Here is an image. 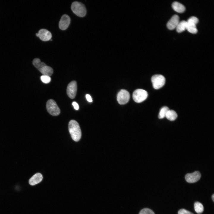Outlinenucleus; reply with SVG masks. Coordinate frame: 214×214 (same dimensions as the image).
<instances>
[{"label":"nucleus","instance_id":"nucleus-1","mask_svg":"<svg viewBox=\"0 0 214 214\" xmlns=\"http://www.w3.org/2000/svg\"><path fill=\"white\" fill-rule=\"evenodd\" d=\"M69 130L72 139L75 141H78L81 139V133L78 122L74 120H71L69 123Z\"/></svg>","mask_w":214,"mask_h":214},{"label":"nucleus","instance_id":"nucleus-2","mask_svg":"<svg viewBox=\"0 0 214 214\" xmlns=\"http://www.w3.org/2000/svg\"><path fill=\"white\" fill-rule=\"evenodd\" d=\"M71 7L73 12L78 17H83L86 15V8L85 5L81 2L74 1L72 3Z\"/></svg>","mask_w":214,"mask_h":214},{"label":"nucleus","instance_id":"nucleus-3","mask_svg":"<svg viewBox=\"0 0 214 214\" xmlns=\"http://www.w3.org/2000/svg\"><path fill=\"white\" fill-rule=\"evenodd\" d=\"M46 108L48 112L53 116H57L60 113V109L56 102L53 100L51 99L48 100Z\"/></svg>","mask_w":214,"mask_h":214},{"label":"nucleus","instance_id":"nucleus-4","mask_svg":"<svg viewBox=\"0 0 214 214\" xmlns=\"http://www.w3.org/2000/svg\"><path fill=\"white\" fill-rule=\"evenodd\" d=\"M148 95V93L146 90L138 89L133 92L132 97L134 101L140 103L145 100L147 97Z\"/></svg>","mask_w":214,"mask_h":214},{"label":"nucleus","instance_id":"nucleus-5","mask_svg":"<svg viewBox=\"0 0 214 214\" xmlns=\"http://www.w3.org/2000/svg\"><path fill=\"white\" fill-rule=\"evenodd\" d=\"M151 80L153 87L156 89L163 86L165 82V77L161 75H154L152 77Z\"/></svg>","mask_w":214,"mask_h":214},{"label":"nucleus","instance_id":"nucleus-6","mask_svg":"<svg viewBox=\"0 0 214 214\" xmlns=\"http://www.w3.org/2000/svg\"><path fill=\"white\" fill-rule=\"evenodd\" d=\"M199 22L197 18L194 16L190 18L186 21V29L192 34H196L198 32L196 25Z\"/></svg>","mask_w":214,"mask_h":214},{"label":"nucleus","instance_id":"nucleus-7","mask_svg":"<svg viewBox=\"0 0 214 214\" xmlns=\"http://www.w3.org/2000/svg\"><path fill=\"white\" fill-rule=\"evenodd\" d=\"M130 98V95L127 90L122 89L118 93L117 96V101L120 104L123 105L127 103Z\"/></svg>","mask_w":214,"mask_h":214},{"label":"nucleus","instance_id":"nucleus-8","mask_svg":"<svg viewBox=\"0 0 214 214\" xmlns=\"http://www.w3.org/2000/svg\"><path fill=\"white\" fill-rule=\"evenodd\" d=\"M77 84L76 82L73 81L68 85L67 89V93L68 96L71 99L74 98L76 94Z\"/></svg>","mask_w":214,"mask_h":214},{"label":"nucleus","instance_id":"nucleus-9","mask_svg":"<svg viewBox=\"0 0 214 214\" xmlns=\"http://www.w3.org/2000/svg\"><path fill=\"white\" fill-rule=\"evenodd\" d=\"M36 35L38 37L42 40L47 41L50 40L52 37V35L50 32L45 29H41L36 34Z\"/></svg>","mask_w":214,"mask_h":214},{"label":"nucleus","instance_id":"nucleus-10","mask_svg":"<svg viewBox=\"0 0 214 214\" xmlns=\"http://www.w3.org/2000/svg\"><path fill=\"white\" fill-rule=\"evenodd\" d=\"M201 174L198 171L193 173L187 174L185 177L186 181L189 183H193L198 181L200 178Z\"/></svg>","mask_w":214,"mask_h":214},{"label":"nucleus","instance_id":"nucleus-11","mask_svg":"<svg viewBox=\"0 0 214 214\" xmlns=\"http://www.w3.org/2000/svg\"><path fill=\"white\" fill-rule=\"evenodd\" d=\"M70 22L69 16L66 14L63 15L61 17L59 23V27L62 30L66 29L69 26Z\"/></svg>","mask_w":214,"mask_h":214},{"label":"nucleus","instance_id":"nucleus-12","mask_svg":"<svg viewBox=\"0 0 214 214\" xmlns=\"http://www.w3.org/2000/svg\"><path fill=\"white\" fill-rule=\"evenodd\" d=\"M179 22V16L175 15L172 17L168 22L167 26L169 29L173 30L176 28Z\"/></svg>","mask_w":214,"mask_h":214},{"label":"nucleus","instance_id":"nucleus-13","mask_svg":"<svg viewBox=\"0 0 214 214\" xmlns=\"http://www.w3.org/2000/svg\"><path fill=\"white\" fill-rule=\"evenodd\" d=\"M43 178V176L41 174L37 173L29 179V183L31 185H34L40 182Z\"/></svg>","mask_w":214,"mask_h":214},{"label":"nucleus","instance_id":"nucleus-14","mask_svg":"<svg viewBox=\"0 0 214 214\" xmlns=\"http://www.w3.org/2000/svg\"><path fill=\"white\" fill-rule=\"evenodd\" d=\"M172 7L175 11L179 13L183 12L185 10V7L183 5L177 1L174 2L172 3Z\"/></svg>","mask_w":214,"mask_h":214},{"label":"nucleus","instance_id":"nucleus-15","mask_svg":"<svg viewBox=\"0 0 214 214\" xmlns=\"http://www.w3.org/2000/svg\"><path fill=\"white\" fill-rule=\"evenodd\" d=\"M44 75L51 76L53 73V69L49 66L46 65L39 70Z\"/></svg>","mask_w":214,"mask_h":214},{"label":"nucleus","instance_id":"nucleus-16","mask_svg":"<svg viewBox=\"0 0 214 214\" xmlns=\"http://www.w3.org/2000/svg\"><path fill=\"white\" fill-rule=\"evenodd\" d=\"M177 117V114L175 111L169 109L167 111L165 116L168 120L171 121L174 120Z\"/></svg>","mask_w":214,"mask_h":214},{"label":"nucleus","instance_id":"nucleus-17","mask_svg":"<svg viewBox=\"0 0 214 214\" xmlns=\"http://www.w3.org/2000/svg\"><path fill=\"white\" fill-rule=\"evenodd\" d=\"M32 63L34 66L39 70L46 65L45 63L41 62L40 59L37 58H35L33 59Z\"/></svg>","mask_w":214,"mask_h":214},{"label":"nucleus","instance_id":"nucleus-18","mask_svg":"<svg viewBox=\"0 0 214 214\" xmlns=\"http://www.w3.org/2000/svg\"><path fill=\"white\" fill-rule=\"evenodd\" d=\"M186 21L182 20L179 22L176 29L178 33H181L186 29Z\"/></svg>","mask_w":214,"mask_h":214},{"label":"nucleus","instance_id":"nucleus-19","mask_svg":"<svg viewBox=\"0 0 214 214\" xmlns=\"http://www.w3.org/2000/svg\"><path fill=\"white\" fill-rule=\"evenodd\" d=\"M194 208L196 212L199 214L202 213L204 210L203 205L200 202H198L194 203Z\"/></svg>","mask_w":214,"mask_h":214},{"label":"nucleus","instance_id":"nucleus-20","mask_svg":"<svg viewBox=\"0 0 214 214\" xmlns=\"http://www.w3.org/2000/svg\"><path fill=\"white\" fill-rule=\"evenodd\" d=\"M169 110V108L167 106L163 107L160 110L159 112L158 117L160 119H162L166 116L167 111Z\"/></svg>","mask_w":214,"mask_h":214},{"label":"nucleus","instance_id":"nucleus-21","mask_svg":"<svg viewBox=\"0 0 214 214\" xmlns=\"http://www.w3.org/2000/svg\"><path fill=\"white\" fill-rule=\"evenodd\" d=\"M139 214H155V213L151 209L146 208L141 210Z\"/></svg>","mask_w":214,"mask_h":214},{"label":"nucleus","instance_id":"nucleus-22","mask_svg":"<svg viewBox=\"0 0 214 214\" xmlns=\"http://www.w3.org/2000/svg\"><path fill=\"white\" fill-rule=\"evenodd\" d=\"M41 81L45 83H48L50 82L51 78L49 76L43 75L40 77Z\"/></svg>","mask_w":214,"mask_h":214},{"label":"nucleus","instance_id":"nucleus-23","mask_svg":"<svg viewBox=\"0 0 214 214\" xmlns=\"http://www.w3.org/2000/svg\"><path fill=\"white\" fill-rule=\"evenodd\" d=\"M178 214H194L192 212L185 209H180L178 212Z\"/></svg>","mask_w":214,"mask_h":214},{"label":"nucleus","instance_id":"nucleus-24","mask_svg":"<svg viewBox=\"0 0 214 214\" xmlns=\"http://www.w3.org/2000/svg\"><path fill=\"white\" fill-rule=\"evenodd\" d=\"M72 105L73 106L74 108L76 110L79 109V106L78 104L75 102H73L72 103Z\"/></svg>","mask_w":214,"mask_h":214},{"label":"nucleus","instance_id":"nucleus-25","mask_svg":"<svg viewBox=\"0 0 214 214\" xmlns=\"http://www.w3.org/2000/svg\"><path fill=\"white\" fill-rule=\"evenodd\" d=\"M86 97L87 100L89 102H92V100L91 96L89 94H86Z\"/></svg>","mask_w":214,"mask_h":214},{"label":"nucleus","instance_id":"nucleus-26","mask_svg":"<svg viewBox=\"0 0 214 214\" xmlns=\"http://www.w3.org/2000/svg\"><path fill=\"white\" fill-rule=\"evenodd\" d=\"M212 200H213V202H214V194H213L212 195Z\"/></svg>","mask_w":214,"mask_h":214}]
</instances>
